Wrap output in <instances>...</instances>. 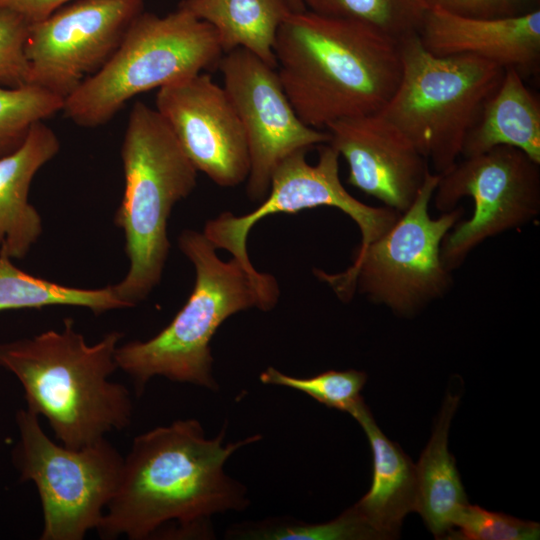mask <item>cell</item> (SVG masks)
Instances as JSON below:
<instances>
[{"label":"cell","instance_id":"1","mask_svg":"<svg viewBox=\"0 0 540 540\" xmlns=\"http://www.w3.org/2000/svg\"><path fill=\"white\" fill-rule=\"evenodd\" d=\"M225 428L207 438L198 420L185 419L136 436L96 530L99 537L158 538L173 524L166 538L208 539L213 515L245 509L246 488L224 466L237 450L262 436L224 443Z\"/></svg>","mask_w":540,"mask_h":540},{"label":"cell","instance_id":"2","mask_svg":"<svg viewBox=\"0 0 540 540\" xmlns=\"http://www.w3.org/2000/svg\"><path fill=\"white\" fill-rule=\"evenodd\" d=\"M273 51L296 114L319 130L379 112L401 78L399 41L366 24L309 10L286 17Z\"/></svg>","mask_w":540,"mask_h":540},{"label":"cell","instance_id":"3","mask_svg":"<svg viewBox=\"0 0 540 540\" xmlns=\"http://www.w3.org/2000/svg\"><path fill=\"white\" fill-rule=\"evenodd\" d=\"M123 333L89 344L71 318L61 330L0 343V368L20 382L26 408L43 416L58 442L80 448L130 426L129 389L110 380Z\"/></svg>","mask_w":540,"mask_h":540},{"label":"cell","instance_id":"4","mask_svg":"<svg viewBox=\"0 0 540 540\" xmlns=\"http://www.w3.org/2000/svg\"><path fill=\"white\" fill-rule=\"evenodd\" d=\"M178 247L195 270L188 300L155 336L116 349L118 369L133 380L138 394L157 376L217 390L210 348L217 329L240 311L272 310L280 296L273 275L249 269L233 257L223 261L203 232L182 231Z\"/></svg>","mask_w":540,"mask_h":540},{"label":"cell","instance_id":"5","mask_svg":"<svg viewBox=\"0 0 540 540\" xmlns=\"http://www.w3.org/2000/svg\"><path fill=\"white\" fill-rule=\"evenodd\" d=\"M122 200L114 223L123 232L129 267L112 285L128 308L159 284L168 258V219L197 184L198 171L160 113L134 103L121 146Z\"/></svg>","mask_w":540,"mask_h":540},{"label":"cell","instance_id":"6","mask_svg":"<svg viewBox=\"0 0 540 540\" xmlns=\"http://www.w3.org/2000/svg\"><path fill=\"white\" fill-rule=\"evenodd\" d=\"M401 78L379 112L402 131L442 175L461 156L463 142L505 69L469 54L436 56L418 34L399 40Z\"/></svg>","mask_w":540,"mask_h":540},{"label":"cell","instance_id":"7","mask_svg":"<svg viewBox=\"0 0 540 540\" xmlns=\"http://www.w3.org/2000/svg\"><path fill=\"white\" fill-rule=\"evenodd\" d=\"M223 54L214 28L189 11H143L105 65L64 99L62 111L78 126H101L131 98L217 67Z\"/></svg>","mask_w":540,"mask_h":540},{"label":"cell","instance_id":"8","mask_svg":"<svg viewBox=\"0 0 540 540\" xmlns=\"http://www.w3.org/2000/svg\"><path fill=\"white\" fill-rule=\"evenodd\" d=\"M440 175L429 171L410 207L378 239L358 249L350 267L330 274L315 270L317 278L333 289L342 301L354 292L402 317H411L452 286L451 272L441 259L445 235L461 219L464 209L429 214Z\"/></svg>","mask_w":540,"mask_h":540},{"label":"cell","instance_id":"9","mask_svg":"<svg viewBox=\"0 0 540 540\" xmlns=\"http://www.w3.org/2000/svg\"><path fill=\"white\" fill-rule=\"evenodd\" d=\"M15 423L18 440L12 463L19 480L32 482L37 489L43 515L40 539H84L102 521L124 456L106 437L80 448L57 443L27 408L18 409Z\"/></svg>","mask_w":540,"mask_h":540},{"label":"cell","instance_id":"10","mask_svg":"<svg viewBox=\"0 0 540 540\" xmlns=\"http://www.w3.org/2000/svg\"><path fill=\"white\" fill-rule=\"evenodd\" d=\"M465 197L473 200L472 216L459 220L441 244V259L450 272L485 240L539 216L540 164L510 146L463 158L440 175L432 199L435 208L444 213Z\"/></svg>","mask_w":540,"mask_h":540},{"label":"cell","instance_id":"11","mask_svg":"<svg viewBox=\"0 0 540 540\" xmlns=\"http://www.w3.org/2000/svg\"><path fill=\"white\" fill-rule=\"evenodd\" d=\"M309 150L301 149L284 158L273 171L269 192L252 212L236 216L223 212L205 223L203 234L216 249H224L249 269H254L247 239L251 228L266 216L298 213L316 207H334L348 215L361 232L363 249L383 235L400 213L389 207H373L353 197L339 176V153L329 144L319 145L315 164L307 162Z\"/></svg>","mask_w":540,"mask_h":540},{"label":"cell","instance_id":"12","mask_svg":"<svg viewBox=\"0 0 540 540\" xmlns=\"http://www.w3.org/2000/svg\"><path fill=\"white\" fill-rule=\"evenodd\" d=\"M143 11L144 0H74L30 24L29 83L65 99L105 65Z\"/></svg>","mask_w":540,"mask_h":540},{"label":"cell","instance_id":"13","mask_svg":"<svg viewBox=\"0 0 540 540\" xmlns=\"http://www.w3.org/2000/svg\"><path fill=\"white\" fill-rule=\"evenodd\" d=\"M244 128L250 154L247 195L266 198L273 171L288 155L329 143L330 134L307 126L296 114L276 68L244 48L224 53L217 65Z\"/></svg>","mask_w":540,"mask_h":540},{"label":"cell","instance_id":"14","mask_svg":"<svg viewBox=\"0 0 540 540\" xmlns=\"http://www.w3.org/2000/svg\"><path fill=\"white\" fill-rule=\"evenodd\" d=\"M155 109L197 169L221 187L247 180L250 154L240 118L223 86L199 73L158 89Z\"/></svg>","mask_w":540,"mask_h":540},{"label":"cell","instance_id":"15","mask_svg":"<svg viewBox=\"0 0 540 540\" xmlns=\"http://www.w3.org/2000/svg\"><path fill=\"white\" fill-rule=\"evenodd\" d=\"M325 130L347 162L349 185L399 213L410 207L430 169L402 131L380 112L341 119Z\"/></svg>","mask_w":540,"mask_h":540},{"label":"cell","instance_id":"16","mask_svg":"<svg viewBox=\"0 0 540 540\" xmlns=\"http://www.w3.org/2000/svg\"><path fill=\"white\" fill-rule=\"evenodd\" d=\"M418 37L436 56L469 54L516 70L524 80L540 67V9L503 18H471L426 10Z\"/></svg>","mask_w":540,"mask_h":540},{"label":"cell","instance_id":"17","mask_svg":"<svg viewBox=\"0 0 540 540\" xmlns=\"http://www.w3.org/2000/svg\"><path fill=\"white\" fill-rule=\"evenodd\" d=\"M59 150L56 133L41 121L18 149L0 158V256L22 259L40 238L42 218L29 202L30 186Z\"/></svg>","mask_w":540,"mask_h":540},{"label":"cell","instance_id":"18","mask_svg":"<svg viewBox=\"0 0 540 540\" xmlns=\"http://www.w3.org/2000/svg\"><path fill=\"white\" fill-rule=\"evenodd\" d=\"M349 414L364 430L373 453L372 485L353 507L380 540L397 538L403 519L416 508L415 464L383 434L363 398Z\"/></svg>","mask_w":540,"mask_h":540},{"label":"cell","instance_id":"19","mask_svg":"<svg viewBox=\"0 0 540 540\" xmlns=\"http://www.w3.org/2000/svg\"><path fill=\"white\" fill-rule=\"evenodd\" d=\"M525 81L516 70L505 69L465 137L463 158L510 146L540 164V98Z\"/></svg>","mask_w":540,"mask_h":540},{"label":"cell","instance_id":"20","mask_svg":"<svg viewBox=\"0 0 540 540\" xmlns=\"http://www.w3.org/2000/svg\"><path fill=\"white\" fill-rule=\"evenodd\" d=\"M459 401L460 395L446 394L431 438L415 464V512L437 539H445L457 513L468 503L455 459L448 450L449 428Z\"/></svg>","mask_w":540,"mask_h":540},{"label":"cell","instance_id":"21","mask_svg":"<svg viewBox=\"0 0 540 540\" xmlns=\"http://www.w3.org/2000/svg\"><path fill=\"white\" fill-rule=\"evenodd\" d=\"M216 31L224 53L244 48L276 68V34L294 12L288 0H182L179 4Z\"/></svg>","mask_w":540,"mask_h":540},{"label":"cell","instance_id":"22","mask_svg":"<svg viewBox=\"0 0 540 540\" xmlns=\"http://www.w3.org/2000/svg\"><path fill=\"white\" fill-rule=\"evenodd\" d=\"M50 306L80 307L99 315L128 308L115 294L112 285L79 288L31 275L13 260L0 256V312L41 309Z\"/></svg>","mask_w":540,"mask_h":540},{"label":"cell","instance_id":"23","mask_svg":"<svg viewBox=\"0 0 540 540\" xmlns=\"http://www.w3.org/2000/svg\"><path fill=\"white\" fill-rule=\"evenodd\" d=\"M313 13L371 26L399 41L418 34L426 10L417 0H300Z\"/></svg>","mask_w":540,"mask_h":540},{"label":"cell","instance_id":"24","mask_svg":"<svg viewBox=\"0 0 540 540\" xmlns=\"http://www.w3.org/2000/svg\"><path fill=\"white\" fill-rule=\"evenodd\" d=\"M226 535L228 538L254 540H380L353 506L325 523L271 519L233 526Z\"/></svg>","mask_w":540,"mask_h":540},{"label":"cell","instance_id":"25","mask_svg":"<svg viewBox=\"0 0 540 540\" xmlns=\"http://www.w3.org/2000/svg\"><path fill=\"white\" fill-rule=\"evenodd\" d=\"M64 98L35 84L0 85V158L18 149L37 122L63 110Z\"/></svg>","mask_w":540,"mask_h":540},{"label":"cell","instance_id":"26","mask_svg":"<svg viewBox=\"0 0 540 540\" xmlns=\"http://www.w3.org/2000/svg\"><path fill=\"white\" fill-rule=\"evenodd\" d=\"M259 378L264 384L298 390L329 408L349 413L362 398L360 392L367 375L362 371L350 369L329 370L309 378H298L270 366Z\"/></svg>","mask_w":540,"mask_h":540},{"label":"cell","instance_id":"27","mask_svg":"<svg viewBox=\"0 0 540 540\" xmlns=\"http://www.w3.org/2000/svg\"><path fill=\"white\" fill-rule=\"evenodd\" d=\"M540 525L510 515L465 504L457 513L453 529L445 539L453 540H535Z\"/></svg>","mask_w":540,"mask_h":540},{"label":"cell","instance_id":"28","mask_svg":"<svg viewBox=\"0 0 540 540\" xmlns=\"http://www.w3.org/2000/svg\"><path fill=\"white\" fill-rule=\"evenodd\" d=\"M30 24L20 15L0 9V85L29 83L25 44Z\"/></svg>","mask_w":540,"mask_h":540},{"label":"cell","instance_id":"29","mask_svg":"<svg viewBox=\"0 0 540 540\" xmlns=\"http://www.w3.org/2000/svg\"><path fill=\"white\" fill-rule=\"evenodd\" d=\"M425 10L440 9L471 18H503L540 9V0H417Z\"/></svg>","mask_w":540,"mask_h":540},{"label":"cell","instance_id":"30","mask_svg":"<svg viewBox=\"0 0 540 540\" xmlns=\"http://www.w3.org/2000/svg\"><path fill=\"white\" fill-rule=\"evenodd\" d=\"M74 0H0V9L20 15L29 24L40 22Z\"/></svg>","mask_w":540,"mask_h":540},{"label":"cell","instance_id":"31","mask_svg":"<svg viewBox=\"0 0 540 540\" xmlns=\"http://www.w3.org/2000/svg\"><path fill=\"white\" fill-rule=\"evenodd\" d=\"M292 9L294 11H303V10H306V8L304 7V5L302 4V2L300 0H288Z\"/></svg>","mask_w":540,"mask_h":540}]
</instances>
